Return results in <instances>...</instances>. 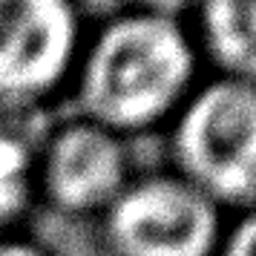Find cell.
Wrapping results in <instances>:
<instances>
[{"mask_svg":"<svg viewBox=\"0 0 256 256\" xmlns=\"http://www.w3.org/2000/svg\"><path fill=\"white\" fill-rule=\"evenodd\" d=\"M198 55L184 20L136 9L110 18L86 35L72 75L81 116L124 138L170 124L202 84Z\"/></svg>","mask_w":256,"mask_h":256,"instance_id":"6da1fadb","label":"cell"},{"mask_svg":"<svg viewBox=\"0 0 256 256\" xmlns=\"http://www.w3.org/2000/svg\"><path fill=\"white\" fill-rule=\"evenodd\" d=\"M170 127L176 173L222 208H256V86L219 75L198 84Z\"/></svg>","mask_w":256,"mask_h":256,"instance_id":"7a4b0ae2","label":"cell"},{"mask_svg":"<svg viewBox=\"0 0 256 256\" xmlns=\"http://www.w3.org/2000/svg\"><path fill=\"white\" fill-rule=\"evenodd\" d=\"M222 204L184 176H132L98 219L106 256H216L224 233Z\"/></svg>","mask_w":256,"mask_h":256,"instance_id":"3957f363","label":"cell"},{"mask_svg":"<svg viewBox=\"0 0 256 256\" xmlns=\"http://www.w3.org/2000/svg\"><path fill=\"white\" fill-rule=\"evenodd\" d=\"M84 40L78 0H0V112L24 116L72 84Z\"/></svg>","mask_w":256,"mask_h":256,"instance_id":"277c9868","label":"cell"},{"mask_svg":"<svg viewBox=\"0 0 256 256\" xmlns=\"http://www.w3.org/2000/svg\"><path fill=\"white\" fill-rule=\"evenodd\" d=\"M132 182L127 138L90 118L52 127L38 150V198L72 219H101Z\"/></svg>","mask_w":256,"mask_h":256,"instance_id":"5b68a950","label":"cell"},{"mask_svg":"<svg viewBox=\"0 0 256 256\" xmlns=\"http://www.w3.org/2000/svg\"><path fill=\"white\" fill-rule=\"evenodd\" d=\"M196 18L198 49L219 75L256 86V0H202Z\"/></svg>","mask_w":256,"mask_h":256,"instance_id":"8992f818","label":"cell"},{"mask_svg":"<svg viewBox=\"0 0 256 256\" xmlns=\"http://www.w3.org/2000/svg\"><path fill=\"white\" fill-rule=\"evenodd\" d=\"M18 118V112H0V233H14L38 202V150L44 136Z\"/></svg>","mask_w":256,"mask_h":256,"instance_id":"52a82bcc","label":"cell"},{"mask_svg":"<svg viewBox=\"0 0 256 256\" xmlns=\"http://www.w3.org/2000/svg\"><path fill=\"white\" fill-rule=\"evenodd\" d=\"M216 256H256V208L239 210L236 222L224 224Z\"/></svg>","mask_w":256,"mask_h":256,"instance_id":"ba28073f","label":"cell"},{"mask_svg":"<svg viewBox=\"0 0 256 256\" xmlns=\"http://www.w3.org/2000/svg\"><path fill=\"white\" fill-rule=\"evenodd\" d=\"M198 3H202V0H130V9L184 20L187 14H193L198 9Z\"/></svg>","mask_w":256,"mask_h":256,"instance_id":"9c48e42d","label":"cell"},{"mask_svg":"<svg viewBox=\"0 0 256 256\" xmlns=\"http://www.w3.org/2000/svg\"><path fill=\"white\" fill-rule=\"evenodd\" d=\"M0 256H52L38 244L35 239H26L20 233H0Z\"/></svg>","mask_w":256,"mask_h":256,"instance_id":"30bf717a","label":"cell"}]
</instances>
